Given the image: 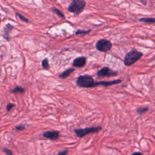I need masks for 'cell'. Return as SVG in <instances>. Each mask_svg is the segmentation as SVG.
Returning a JSON list of instances; mask_svg holds the SVG:
<instances>
[{
    "instance_id": "cell-1",
    "label": "cell",
    "mask_w": 155,
    "mask_h": 155,
    "mask_svg": "<svg viewBox=\"0 0 155 155\" xmlns=\"http://www.w3.org/2000/svg\"><path fill=\"white\" fill-rule=\"evenodd\" d=\"M143 56V53L136 49L128 51L125 56L124 63L126 66H130L136 63Z\"/></svg>"
},
{
    "instance_id": "cell-2",
    "label": "cell",
    "mask_w": 155,
    "mask_h": 155,
    "mask_svg": "<svg viewBox=\"0 0 155 155\" xmlns=\"http://www.w3.org/2000/svg\"><path fill=\"white\" fill-rule=\"evenodd\" d=\"M86 4L87 2L85 0H72L67 8V10L75 16H78L84 11Z\"/></svg>"
},
{
    "instance_id": "cell-3",
    "label": "cell",
    "mask_w": 155,
    "mask_h": 155,
    "mask_svg": "<svg viewBox=\"0 0 155 155\" xmlns=\"http://www.w3.org/2000/svg\"><path fill=\"white\" fill-rule=\"evenodd\" d=\"M76 84L77 86L82 88H93L95 87V81L93 78L88 74L78 76Z\"/></svg>"
},
{
    "instance_id": "cell-4",
    "label": "cell",
    "mask_w": 155,
    "mask_h": 155,
    "mask_svg": "<svg viewBox=\"0 0 155 155\" xmlns=\"http://www.w3.org/2000/svg\"><path fill=\"white\" fill-rule=\"evenodd\" d=\"M102 129V128L101 126H97V127H87L84 128H78V129H75L74 131L78 137L82 138L88 134L99 132Z\"/></svg>"
},
{
    "instance_id": "cell-5",
    "label": "cell",
    "mask_w": 155,
    "mask_h": 155,
    "mask_svg": "<svg viewBox=\"0 0 155 155\" xmlns=\"http://www.w3.org/2000/svg\"><path fill=\"white\" fill-rule=\"evenodd\" d=\"M112 43L107 39H101L96 44V48L101 52L107 53L112 48Z\"/></svg>"
},
{
    "instance_id": "cell-6",
    "label": "cell",
    "mask_w": 155,
    "mask_h": 155,
    "mask_svg": "<svg viewBox=\"0 0 155 155\" xmlns=\"http://www.w3.org/2000/svg\"><path fill=\"white\" fill-rule=\"evenodd\" d=\"M99 78H102L104 77H113L118 75V72L111 70L108 67H104L99 70L96 73Z\"/></svg>"
},
{
    "instance_id": "cell-7",
    "label": "cell",
    "mask_w": 155,
    "mask_h": 155,
    "mask_svg": "<svg viewBox=\"0 0 155 155\" xmlns=\"http://www.w3.org/2000/svg\"><path fill=\"white\" fill-rule=\"evenodd\" d=\"M42 136L51 140H56L59 138L60 133L57 130H49L45 131L42 134Z\"/></svg>"
},
{
    "instance_id": "cell-8",
    "label": "cell",
    "mask_w": 155,
    "mask_h": 155,
    "mask_svg": "<svg viewBox=\"0 0 155 155\" xmlns=\"http://www.w3.org/2000/svg\"><path fill=\"white\" fill-rule=\"evenodd\" d=\"M87 59L84 56H79L75 58L73 62L72 65L76 68H83L86 65Z\"/></svg>"
},
{
    "instance_id": "cell-9",
    "label": "cell",
    "mask_w": 155,
    "mask_h": 155,
    "mask_svg": "<svg viewBox=\"0 0 155 155\" xmlns=\"http://www.w3.org/2000/svg\"><path fill=\"white\" fill-rule=\"evenodd\" d=\"M14 26L10 23H7L3 30V38L7 41H10V33L13 30Z\"/></svg>"
},
{
    "instance_id": "cell-10",
    "label": "cell",
    "mask_w": 155,
    "mask_h": 155,
    "mask_svg": "<svg viewBox=\"0 0 155 155\" xmlns=\"http://www.w3.org/2000/svg\"><path fill=\"white\" fill-rule=\"evenodd\" d=\"M121 82H122V80L120 79H115V80H113V81H102L95 82V87L99 86V85H102L104 87H108L110 85L120 84Z\"/></svg>"
},
{
    "instance_id": "cell-11",
    "label": "cell",
    "mask_w": 155,
    "mask_h": 155,
    "mask_svg": "<svg viewBox=\"0 0 155 155\" xmlns=\"http://www.w3.org/2000/svg\"><path fill=\"white\" fill-rule=\"evenodd\" d=\"M74 71V68H69L65 70L62 73H61L59 75V77L60 78H62V79H65V78L68 77Z\"/></svg>"
},
{
    "instance_id": "cell-12",
    "label": "cell",
    "mask_w": 155,
    "mask_h": 155,
    "mask_svg": "<svg viewBox=\"0 0 155 155\" xmlns=\"http://www.w3.org/2000/svg\"><path fill=\"white\" fill-rule=\"evenodd\" d=\"M25 91V88L21 86H16L13 90H11L12 93H24Z\"/></svg>"
},
{
    "instance_id": "cell-13",
    "label": "cell",
    "mask_w": 155,
    "mask_h": 155,
    "mask_svg": "<svg viewBox=\"0 0 155 155\" xmlns=\"http://www.w3.org/2000/svg\"><path fill=\"white\" fill-rule=\"evenodd\" d=\"M139 21L148 24H155V18H142Z\"/></svg>"
},
{
    "instance_id": "cell-14",
    "label": "cell",
    "mask_w": 155,
    "mask_h": 155,
    "mask_svg": "<svg viewBox=\"0 0 155 155\" xmlns=\"http://www.w3.org/2000/svg\"><path fill=\"white\" fill-rule=\"evenodd\" d=\"M41 65L43 69L44 70H48L50 68V65L48 62V59L47 58H45L42 61Z\"/></svg>"
},
{
    "instance_id": "cell-15",
    "label": "cell",
    "mask_w": 155,
    "mask_h": 155,
    "mask_svg": "<svg viewBox=\"0 0 155 155\" xmlns=\"http://www.w3.org/2000/svg\"><path fill=\"white\" fill-rule=\"evenodd\" d=\"M51 10H52L54 13H56L58 16H59V17H61V18H65V15H64V14L60 10H59L58 8H57L53 7L51 8Z\"/></svg>"
},
{
    "instance_id": "cell-16",
    "label": "cell",
    "mask_w": 155,
    "mask_h": 155,
    "mask_svg": "<svg viewBox=\"0 0 155 155\" xmlns=\"http://www.w3.org/2000/svg\"><path fill=\"white\" fill-rule=\"evenodd\" d=\"M149 110L148 107H139L136 110V112L138 114H142L143 113H147Z\"/></svg>"
},
{
    "instance_id": "cell-17",
    "label": "cell",
    "mask_w": 155,
    "mask_h": 155,
    "mask_svg": "<svg viewBox=\"0 0 155 155\" xmlns=\"http://www.w3.org/2000/svg\"><path fill=\"white\" fill-rule=\"evenodd\" d=\"M91 31V30H82L81 29H78V30L76 31L75 32V35H87L88 33H89Z\"/></svg>"
},
{
    "instance_id": "cell-18",
    "label": "cell",
    "mask_w": 155,
    "mask_h": 155,
    "mask_svg": "<svg viewBox=\"0 0 155 155\" xmlns=\"http://www.w3.org/2000/svg\"><path fill=\"white\" fill-rule=\"evenodd\" d=\"M16 15L18 17V18H19L21 21H23V22H26V23L29 22V20H28L27 18H25V16H24L23 15H21L20 13H16Z\"/></svg>"
},
{
    "instance_id": "cell-19",
    "label": "cell",
    "mask_w": 155,
    "mask_h": 155,
    "mask_svg": "<svg viewBox=\"0 0 155 155\" xmlns=\"http://www.w3.org/2000/svg\"><path fill=\"white\" fill-rule=\"evenodd\" d=\"M15 107V104H13V103H8L7 105V107H6V108H7V111H10L13 108H14Z\"/></svg>"
},
{
    "instance_id": "cell-20",
    "label": "cell",
    "mask_w": 155,
    "mask_h": 155,
    "mask_svg": "<svg viewBox=\"0 0 155 155\" xmlns=\"http://www.w3.org/2000/svg\"><path fill=\"white\" fill-rule=\"evenodd\" d=\"M25 127L24 125H22V124H19V125H17L16 127H15V129L16 130H18V131H22L24 130H25Z\"/></svg>"
},
{
    "instance_id": "cell-21",
    "label": "cell",
    "mask_w": 155,
    "mask_h": 155,
    "mask_svg": "<svg viewBox=\"0 0 155 155\" xmlns=\"http://www.w3.org/2000/svg\"><path fill=\"white\" fill-rule=\"evenodd\" d=\"M3 151H4L7 155H12V154H13L12 151L10 150L7 148H3Z\"/></svg>"
},
{
    "instance_id": "cell-22",
    "label": "cell",
    "mask_w": 155,
    "mask_h": 155,
    "mask_svg": "<svg viewBox=\"0 0 155 155\" xmlns=\"http://www.w3.org/2000/svg\"><path fill=\"white\" fill-rule=\"evenodd\" d=\"M68 151L67 150H62V151L58 152V155H66L67 154H68Z\"/></svg>"
},
{
    "instance_id": "cell-23",
    "label": "cell",
    "mask_w": 155,
    "mask_h": 155,
    "mask_svg": "<svg viewBox=\"0 0 155 155\" xmlns=\"http://www.w3.org/2000/svg\"><path fill=\"white\" fill-rule=\"evenodd\" d=\"M140 1L142 2V4H145V5H146V4H147V1H143V0H140Z\"/></svg>"
},
{
    "instance_id": "cell-24",
    "label": "cell",
    "mask_w": 155,
    "mask_h": 155,
    "mask_svg": "<svg viewBox=\"0 0 155 155\" xmlns=\"http://www.w3.org/2000/svg\"><path fill=\"white\" fill-rule=\"evenodd\" d=\"M142 154V153H140V152H134V153H133V154Z\"/></svg>"
}]
</instances>
